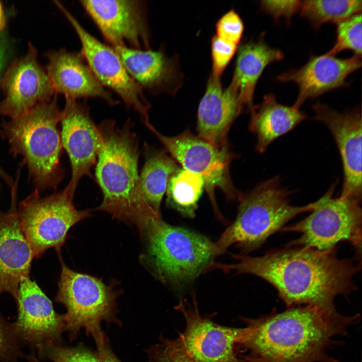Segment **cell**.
Instances as JSON below:
<instances>
[{
    "mask_svg": "<svg viewBox=\"0 0 362 362\" xmlns=\"http://www.w3.org/2000/svg\"><path fill=\"white\" fill-rule=\"evenodd\" d=\"M248 128L256 137V150L262 153L276 139L293 129L307 119L305 114L293 105L279 103L273 94L251 110Z\"/></svg>",
    "mask_w": 362,
    "mask_h": 362,
    "instance_id": "obj_24",
    "label": "cell"
},
{
    "mask_svg": "<svg viewBox=\"0 0 362 362\" xmlns=\"http://www.w3.org/2000/svg\"><path fill=\"white\" fill-rule=\"evenodd\" d=\"M358 315L329 316L311 306L288 307L253 319L238 344L249 362H338L326 352Z\"/></svg>",
    "mask_w": 362,
    "mask_h": 362,
    "instance_id": "obj_2",
    "label": "cell"
},
{
    "mask_svg": "<svg viewBox=\"0 0 362 362\" xmlns=\"http://www.w3.org/2000/svg\"><path fill=\"white\" fill-rule=\"evenodd\" d=\"M145 162L140 174L141 189L150 207L160 214V206L171 176L179 168L166 151L144 145Z\"/></svg>",
    "mask_w": 362,
    "mask_h": 362,
    "instance_id": "obj_25",
    "label": "cell"
},
{
    "mask_svg": "<svg viewBox=\"0 0 362 362\" xmlns=\"http://www.w3.org/2000/svg\"><path fill=\"white\" fill-rule=\"evenodd\" d=\"M148 262L160 281L175 287L193 282L214 258V242L161 218L149 222L144 231Z\"/></svg>",
    "mask_w": 362,
    "mask_h": 362,
    "instance_id": "obj_6",
    "label": "cell"
},
{
    "mask_svg": "<svg viewBox=\"0 0 362 362\" xmlns=\"http://www.w3.org/2000/svg\"><path fill=\"white\" fill-rule=\"evenodd\" d=\"M4 98L0 116L17 117L57 95L44 69L38 61L36 47L29 43L26 53L15 60L1 79Z\"/></svg>",
    "mask_w": 362,
    "mask_h": 362,
    "instance_id": "obj_15",
    "label": "cell"
},
{
    "mask_svg": "<svg viewBox=\"0 0 362 362\" xmlns=\"http://www.w3.org/2000/svg\"><path fill=\"white\" fill-rule=\"evenodd\" d=\"M97 354L101 362H121L114 354L105 336L96 340Z\"/></svg>",
    "mask_w": 362,
    "mask_h": 362,
    "instance_id": "obj_35",
    "label": "cell"
},
{
    "mask_svg": "<svg viewBox=\"0 0 362 362\" xmlns=\"http://www.w3.org/2000/svg\"><path fill=\"white\" fill-rule=\"evenodd\" d=\"M221 78L212 74L197 111L198 136L217 149H229L228 134L244 107L237 94L229 86L223 88Z\"/></svg>",
    "mask_w": 362,
    "mask_h": 362,
    "instance_id": "obj_20",
    "label": "cell"
},
{
    "mask_svg": "<svg viewBox=\"0 0 362 362\" xmlns=\"http://www.w3.org/2000/svg\"><path fill=\"white\" fill-rule=\"evenodd\" d=\"M62 116L55 95L2 124L1 136L8 141L13 154L23 158L39 192L55 188L64 177L60 163L62 146L57 127Z\"/></svg>",
    "mask_w": 362,
    "mask_h": 362,
    "instance_id": "obj_4",
    "label": "cell"
},
{
    "mask_svg": "<svg viewBox=\"0 0 362 362\" xmlns=\"http://www.w3.org/2000/svg\"><path fill=\"white\" fill-rule=\"evenodd\" d=\"M6 58V48L3 40L0 38V75L3 70Z\"/></svg>",
    "mask_w": 362,
    "mask_h": 362,
    "instance_id": "obj_36",
    "label": "cell"
},
{
    "mask_svg": "<svg viewBox=\"0 0 362 362\" xmlns=\"http://www.w3.org/2000/svg\"><path fill=\"white\" fill-rule=\"evenodd\" d=\"M238 49L229 87L237 94L243 107L251 111L255 87L261 74L268 65L283 60L284 55L280 50L268 45L262 37L242 44Z\"/></svg>",
    "mask_w": 362,
    "mask_h": 362,
    "instance_id": "obj_23",
    "label": "cell"
},
{
    "mask_svg": "<svg viewBox=\"0 0 362 362\" xmlns=\"http://www.w3.org/2000/svg\"><path fill=\"white\" fill-rule=\"evenodd\" d=\"M115 300V294L100 279L73 271L62 263L55 300L66 308L65 330L71 340L82 328L95 340L103 337L101 322L117 321Z\"/></svg>",
    "mask_w": 362,
    "mask_h": 362,
    "instance_id": "obj_8",
    "label": "cell"
},
{
    "mask_svg": "<svg viewBox=\"0 0 362 362\" xmlns=\"http://www.w3.org/2000/svg\"><path fill=\"white\" fill-rule=\"evenodd\" d=\"M36 350L40 359H49L53 362H101L97 353L80 344L68 347L61 344L50 343Z\"/></svg>",
    "mask_w": 362,
    "mask_h": 362,
    "instance_id": "obj_29",
    "label": "cell"
},
{
    "mask_svg": "<svg viewBox=\"0 0 362 362\" xmlns=\"http://www.w3.org/2000/svg\"><path fill=\"white\" fill-rule=\"evenodd\" d=\"M361 13L350 16L336 24V38L332 48L326 54L335 56L344 50L354 55H361Z\"/></svg>",
    "mask_w": 362,
    "mask_h": 362,
    "instance_id": "obj_28",
    "label": "cell"
},
{
    "mask_svg": "<svg viewBox=\"0 0 362 362\" xmlns=\"http://www.w3.org/2000/svg\"><path fill=\"white\" fill-rule=\"evenodd\" d=\"M147 127L183 168L202 178L215 215L224 221L216 199L215 189H220L229 200L239 201L242 194L235 188L230 178L229 164L233 156L229 149H217L188 130L170 137L161 134L151 124Z\"/></svg>",
    "mask_w": 362,
    "mask_h": 362,
    "instance_id": "obj_10",
    "label": "cell"
},
{
    "mask_svg": "<svg viewBox=\"0 0 362 362\" xmlns=\"http://www.w3.org/2000/svg\"><path fill=\"white\" fill-rule=\"evenodd\" d=\"M133 125L128 119L120 127L109 119L97 126L101 143L95 177L103 196L98 209L135 225L142 235L150 221L161 217L148 205L141 189L139 142Z\"/></svg>",
    "mask_w": 362,
    "mask_h": 362,
    "instance_id": "obj_3",
    "label": "cell"
},
{
    "mask_svg": "<svg viewBox=\"0 0 362 362\" xmlns=\"http://www.w3.org/2000/svg\"><path fill=\"white\" fill-rule=\"evenodd\" d=\"M314 119L324 124L336 143L342 161L343 182L340 197L361 200V111L358 107L338 112L317 101L312 106Z\"/></svg>",
    "mask_w": 362,
    "mask_h": 362,
    "instance_id": "obj_16",
    "label": "cell"
},
{
    "mask_svg": "<svg viewBox=\"0 0 362 362\" xmlns=\"http://www.w3.org/2000/svg\"><path fill=\"white\" fill-rule=\"evenodd\" d=\"M54 3L75 30L81 43V53L99 82L117 94L128 107L135 110L147 126L151 123L148 115L150 104L115 49L92 35L60 2Z\"/></svg>",
    "mask_w": 362,
    "mask_h": 362,
    "instance_id": "obj_11",
    "label": "cell"
},
{
    "mask_svg": "<svg viewBox=\"0 0 362 362\" xmlns=\"http://www.w3.org/2000/svg\"><path fill=\"white\" fill-rule=\"evenodd\" d=\"M244 29V24L239 15L231 10L217 22L216 35L224 41L238 46Z\"/></svg>",
    "mask_w": 362,
    "mask_h": 362,
    "instance_id": "obj_31",
    "label": "cell"
},
{
    "mask_svg": "<svg viewBox=\"0 0 362 362\" xmlns=\"http://www.w3.org/2000/svg\"><path fill=\"white\" fill-rule=\"evenodd\" d=\"M361 66V56L354 55L346 59L326 53L311 56L302 67L280 74L281 82H293L298 88L293 106L300 109L304 102L327 92L347 86L348 76Z\"/></svg>",
    "mask_w": 362,
    "mask_h": 362,
    "instance_id": "obj_18",
    "label": "cell"
},
{
    "mask_svg": "<svg viewBox=\"0 0 362 362\" xmlns=\"http://www.w3.org/2000/svg\"><path fill=\"white\" fill-rule=\"evenodd\" d=\"M302 1H261V9L269 14L276 21L283 18L290 23L292 17L300 12Z\"/></svg>",
    "mask_w": 362,
    "mask_h": 362,
    "instance_id": "obj_34",
    "label": "cell"
},
{
    "mask_svg": "<svg viewBox=\"0 0 362 362\" xmlns=\"http://www.w3.org/2000/svg\"><path fill=\"white\" fill-rule=\"evenodd\" d=\"M291 194L282 185L278 176L242 193L235 220L214 242V258L232 245L244 254L258 249L289 221L300 214L312 211L316 206L317 201L304 206L291 204Z\"/></svg>",
    "mask_w": 362,
    "mask_h": 362,
    "instance_id": "obj_5",
    "label": "cell"
},
{
    "mask_svg": "<svg viewBox=\"0 0 362 362\" xmlns=\"http://www.w3.org/2000/svg\"><path fill=\"white\" fill-rule=\"evenodd\" d=\"M361 0H306L302 1L301 16L318 29L327 22L335 24L350 16L361 13Z\"/></svg>",
    "mask_w": 362,
    "mask_h": 362,
    "instance_id": "obj_27",
    "label": "cell"
},
{
    "mask_svg": "<svg viewBox=\"0 0 362 362\" xmlns=\"http://www.w3.org/2000/svg\"><path fill=\"white\" fill-rule=\"evenodd\" d=\"M113 48L130 75L143 90L158 93L172 89L176 77L175 64L161 49Z\"/></svg>",
    "mask_w": 362,
    "mask_h": 362,
    "instance_id": "obj_22",
    "label": "cell"
},
{
    "mask_svg": "<svg viewBox=\"0 0 362 362\" xmlns=\"http://www.w3.org/2000/svg\"><path fill=\"white\" fill-rule=\"evenodd\" d=\"M0 178L3 180L9 187H12L14 182L12 178L0 166Z\"/></svg>",
    "mask_w": 362,
    "mask_h": 362,
    "instance_id": "obj_37",
    "label": "cell"
},
{
    "mask_svg": "<svg viewBox=\"0 0 362 362\" xmlns=\"http://www.w3.org/2000/svg\"><path fill=\"white\" fill-rule=\"evenodd\" d=\"M231 257L237 262L213 261L210 270L255 275L270 284L288 307L311 306L333 316L339 314L335 298L347 297L355 290L353 277L360 269L353 260L338 257L336 248L323 251L287 246L261 256L231 254Z\"/></svg>",
    "mask_w": 362,
    "mask_h": 362,
    "instance_id": "obj_1",
    "label": "cell"
},
{
    "mask_svg": "<svg viewBox=\"0 0 362 362\" xmlns=\"http://www.w3.org/2000/svg\"><path fill=\"white\" fill-rule=\"evenodd\" d=\"M80 3L112 47L150 49L144 1L83 0Z\"/></svg>",
    "mask_w": 362,
    "mask_h": 362,
    "instance_id": "obj_14",
    "label": "cell"
},
{
    "mask_svg": "<svg viewBox=\"0 0 362 362\" xmlns=\"http://www.w3.org/2000/svg\"><path fill=\"white\" fill-rule=\"evenodd\" d=\"M61 140L71 167V177L66 187L73 198L80 180L90 176V169L96 163L101 137L90 116L89 108L84 102L65 99L62 110Z\"/></svg>",
    "mask_w": 362,
    "mask_h": 362,
    "instance_id": "obj_17",
    "label": "cell"
},
{
    "mask_svg": "<svg viewBox=\"0 0 362 362\" xmlns=\"http://www.w3.org/2000/svg\"><path fill=\"white\" fill-rule=\"evenodd\" d=\"M237 49L238 46L224 41L216 35L213 37L211 45L212 75L221 78L222 73Z\"/></svg>",
    "mask_w": 362,
    "mask_h": 362,
    "instance_id": "obj_32",
    "label": "cell"
},
{
    "mask_svg": "<svg viewBox=\"0 0 362 362\" xmlns=\"http://www.w3.org/2000/svg\"><path fill=\"white\" fill-rule=\"evenodd\" d=\"M335 187V184L330 187L317 200L316 206L306 218L280 230L301 234L299 238L287 246H303L329 251L335 249L339 242L348 241L361 255V200L340 196L334 198Z\"/></svg>",
    "mask_w": 362,
    "mask_h": 362,
    "instance_id": "obj_7",
    "label": "cell"
},
{
    "mask_svg": "<svg viewBox=\"0 0 362 362\" xmlns=\"http://www.w3.org/2000/svg\"><path fill=\"white\" fill-rule=\"evenodd\" d=\"M176 309L186 321L185 331L175 340L195 362H244L235 352L245 331L219 325L201 316L195 296L192 302L180 300Z\"/></svg>",
    "mask_w": 362,
    "mask_h": 362,
    "instance_id": "obj_12",
    "label": "cell"
},
{
    "mask_svg": "<svg viewBox=\"0 0 362 362\" xmlns=\"http://www.w3.org/2000/svg\"><path fill=\"white\" fill-rule=\"evenodd\" d=\"M18 316L13 323L20 344L29 346L31 355L35 349L50 343L60 344L65 330L63 314L54 310L50 299L37 284L27 276L19 284L16 301Z\"/></svg>",
    "mask_w": 362,
    "mask_h": 362,
    "instance_id": "obj_13",
    "label": "cell"
},
{
    "mask_svg": "<svg viewBox=\"0 0 362 362\" xmlns=\"http://www.w3.org/2000/svg\"><path fill=\"white\" fill-rule=\"evenodd\" d=\"M13 189L10 210L0 213V296L7 292L16 301L20 282L29 276L34 257L17 214Z\"/></svg>",
    "mask_w": 362,
    "mask_h": 362,
    "instance_id": "obj_21",
    "label": "cell"
},
{
    "mask_svg": "<svg viewBox=\"0 0 362 362\" xmlns=\"http://www.w3.org/2000/svg\"><path fill=\"white\" fill-rule=\"evenodd\" d=\"M150 362H195L176 340H166L148 351Z\"/></svg>",
    "mask_w": 362,
    "mask_h": 362,
    "instance_id": "obj_33",
    "label": "cell"
},
{
    "mask_svg": "<svg viewBox=\"0 0 362 362\" xmlns=\"http://www.w3.org/2000/svg\"><path fill=\"white\" fill-rule=\"evenodd\" d=\"M20 358L29 362H39L37 358L21 351L13 323L7 322L0 313V362H18Z\"/></svg>",
    "mask_w": 362,
    "mask_h": 362,
    "instance_id": "obj_30",
    "label": "cell"
},
{
    "mask_svg": "<svg viewBox=\"0 0 362 362\" xmlns=\"http://www.w3.org/2000/svg\"><path fill=\"white\" fill-rule=\"evenodd\" d=\"M6 19L4 15L3 6L0 2V31L2 30L5 26Z\"/></svg>",
    "mask_w": 362,
    "mask_h": 362,
    "instance_id": "obj_38",
    "label": "cell"
},
{
    "mask_svg": "<svg viewBox=\"0 0 362 362\" xmlns=\"http://www.w3.org/2000/svg\"><path fill=\"white\" fill-rule=\"evenodd\" d=\"M72 200L65 188L46 197L35 189L20 203L17 214L34 257L50 248L59 250L70 228L89 216V210L76 209Z\"/></svg>",
    "mask_w": 362,
    "mask_h": 362,
    "instance_id": "obj_9",
    "label": "cell"
},
{
    "mask_svg": "<svg viewBox=\"0 0 362 362\" xmlns=\"http://www.w3.org/2000/svg\"><path fill=\"white\" fill-rule=\"evenodd\" d=\"M47 75L56 94L65 99L99 98L110 105L118 102L99 82L80 52L65 49L47 53Z\"/></svg>",
    "mask_w": 362,
    "mask_h": 362,
    "instance_id": "obj_19",
    "label": "cell"
},
{
    "mask_svg": "<svg viewBox=\"0 0 362 362\" xmlns=\"http://www.w3.org/2000/svg\"><path fill=\"white\" fill-rule=\"evenodd\" d=\"M204 188V181L199 175L180 168L168 180L167 205L183 217L193 218Z\"/></svg>",
    "mask_w": 362,
    "mask_h": 362,
    "instance_id": "obj_26",
    "label": "cell"
}]
</instances>
